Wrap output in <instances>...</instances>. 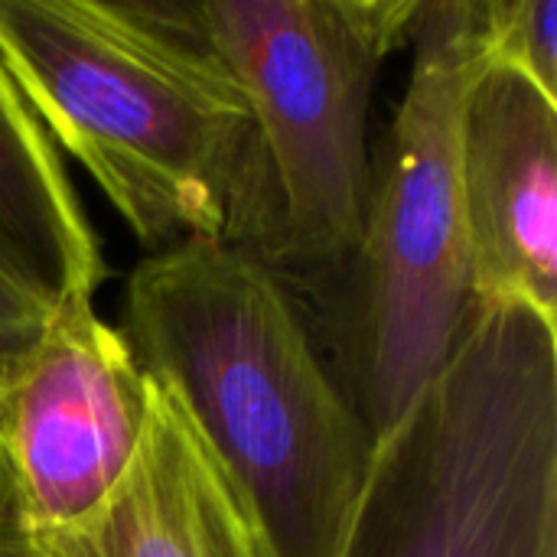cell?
<instances>
[{
	"label": "cell",
	"mask_w": 557,
	"mask_h": 557,
	"mask_svg": "<svg viewBox=\"0 0 557 557\" xmlns=\"http://www.w3.org/2000/svg\"><path fill=\"white\" fill-rule=\"evenodd\" d=\"M460 202L473 300L557 323V101L516 69L483 65L463 98Z\"/></svg>",
	"instance_id": "obj_7"
},
{
	"label": "cell",
	"mask_w": 557,
	"mask_h": 557,
	"mask_svg": "<svg viewBox=\"0 0 557 557\" xmlns=\"http://www.w3.org/2000/svg\"><path fill=\"white\" fill-rule=\"evenodd\" d=\"M147 372L95 297L55 300L0 375L3 539L75 522L124 476L147 424Z\"/></svg>",
	"instance_id": "obj_6"
},
{
	"label": "cell",
	"mask_w": 557,
	"mask_h": 557,
	"mask_svg": "<svg viewBox=\"0 0 557 557\" xmlns=\"http://www.w3.org/2000/svg\"><path fill=\"white\" fill-rule=\"evenodd\" d=\"M339 557H557V323L473 300L375 457Z\"/></svg>",
	"instance_id": "obj_4"
},
{
	"label": "cell",
	"mask_w": 557,
	"mask_h": 557,
	"mask_svg": "<svg viewBox=\"0 0 557 557\" xmlns=\"http://www.w3.org/2000/svg\"><path fill=\"white\" fill-rule=\"evenodd\" d=\"M124 476L69 525L3 539L7 557H261L228 480L170 382L147 375Z\"/></svg>",
	"instance_id": "obj_8"
},
{
	"label": "cell",
	"mask_w": 557,
	"mask_h": 557,
	"mask_svg": "<svg viewBox=\"0 0 557 557\" xmlns=\"http://www.w3.org/2000/svg\"><path fill=\"white\" fill-rule=\"evenodd\" d=\"M258 121L284 222L277 271L323 290L352 258L369 186V108L418 0H180Z\"/></svg>",
	"instance_id": "obj_5"
},
{
	"label": "cell",
	"mask_w": 557,
	"mask_h": 557,
	"mask_svg": "<svg viewBox=\"0 0 557 557\" xmlns=\"http://www.w3.org/2000/svg\"><path fill=\"white\" fill-rule=\"evenodd\" d=\"M473 26L486 65L522 72L557 101V0H473Z\"/></svg>",
	"instance_id": "obj_10"
},
{
	"label": "cell",
	"mask_w": 557,
	"mask_h": 557,
	"mask_svg": "<svg viewBox=\"0 0 557 557\" xmlns=\"http://www.w3.org/2000/svg\"><path fill=\"white\" fill-rule=\"evenodd\" d=\"M0 548H3V499H0Z\"/></svg>",
	"instance_id": "obj_12"
},
{
	"label": "cell",
	"mask_w": 557,
	"mask_h": 557,
	"mask_svg": "<svg viewBox=\"0 0 557 557\" xmlns=\"http://www.w3.org/2000/svg\"><path fill=\"white\" fill-rule=\"evenodd\" d=\"M0 248L52 300L95 297L108 264L65 157L0 62Z\"/></svg>",
	"instance_id": "obj_9"
},
{
	"label": "cell",
	"mask_w": 557,
	"mask_h": 557,
	"mask_svg": "<svg viewBox=\"0 0 557 557\" xmlns=\"http://www.w3.org/2000/svg\"><path fill=\"white\" fill-rule=\"evenodd\" d=\"M0 62L140 245L215 242L277 271L258 121L180 0H0Z\"/></svg>",
	"instance_id": "obj_1"
},
{
	"label": "cell",
	"mask_w": 557,
	"mask_h": 557,
	"mask_svg": "<svg viewBox=\"0 0 557 557\" xmlns=\"http://www.w3.org/2000/svg\"><path fill=\"white\" fill-rule=\"evenodd\" d=\"M0 557H7V555H3V548H0Z\"/></svg>",
	"instance_id": "obj_13"
},
{
	"label": "cell",
	"mask_w": 557,
	"mask_h": 557,
	"mask_svg": "<svg viewBox=\"0 0 557 557\" xmlns=\"http://www.w3.org/2000/svg\"><path fill=\"white\" fill-rule=\"evenodd\" d=\"M55 300L0 248V375L39 339Z\"/></svg>",
	"instance_id": "obj_11"
},
{
	"label": "cell",
	"mask_w": 557,
	"mask_h": 557,
	"mask_svg": "<svg viewBox=\"0 0 557 557\" xmlns=\"http://www.w3.org/2000/svg\"><path fill=\"white\" fill-rule=\"evenodd\" d=\"M121 336L170 382L261 557H339L375 441L290 281L245 248L180 242L127 277Z\"/></svg>",
	"instance_id": "obj_2"
},
{
	"label": "cell",
	"mask_w": 557,
	"mask_h": 557,
	"mask_svg": "<svg viewBox=\"0 0 557 557\" xmlns=\"http://www.w3.org/2000/svg\"><path fill=\"white\" fill-rule=\"evenodd\" d=\"M408 42L411 78L372 166L359 245L310 294L330 369L375 444L441 375L473 304L460 202V111L486 65L473 0H418Z\"/></svg>",
	"instance_id": "obj_3"
}]
</instances>
